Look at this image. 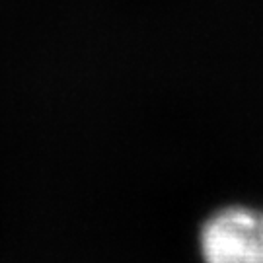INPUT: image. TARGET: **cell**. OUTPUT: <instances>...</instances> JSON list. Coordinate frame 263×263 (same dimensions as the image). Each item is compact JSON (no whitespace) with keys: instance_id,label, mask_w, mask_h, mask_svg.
Returning <instances> with one entry per match:
<instances>
[{"instance_id":"6da1fadb","label":"cell","mask_w":263,"mask_h":263,"mask_svg":"<svg viewBox=\"0 0 263 263\" xmlns=\"http://www.w3.org/2000/svg\"><path fill=\"white\" fill-rule=\"evenodd\" d=\"M205 263H263V211L228 207L201 230Z\"/></svg>"}]
</instances>
